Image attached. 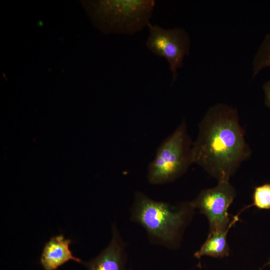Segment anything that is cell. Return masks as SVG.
I'll list each match as a JSON object with an SVG mask.
<instances>
[{
	"label": "cell",
	"instance_id": "6da1fadb",
	"mask_svg": "<svg viewBox=\"0 0 270 270\" xmlns=\"http://www.w3.org/2000/svg\"><path fill=\"white\" fill-rule=\"evenodd\" d=\"M251 154L237 110L222 103L210 106L199 123L192 142L193 163L218 182L229 181Z\"/></svg>",
	"mask_w": 270,
	"mask_h": 270
},
{
	"label": "cell",
	"instance_id": "7a4b0ae2",
	"mask_svg": "<svg viewBox=\"0 0 270 270\" xmlns=\"http://www.w3.org/2000/svg\"><path fill=\"white\" fill-rule=\"evenodd\" d=\"M191 202L172 204L154 200L136 192L130 220L142 226L150 242L170 249L178 248L182 233L193 216Z\"/></svg>",
	"mask_w": 270,
	"mask_h": 270
},
{
	"label": "cell",
	"instance_id": "3957f363",
	"mask_svg": "<svg viewBox=\"0 0 270 270\" xmlns=\"http://www.w3.org/2000/svg\"><path fill=\"white\" fill-rule=\"evenodd\" d=\"M92 22L106 34L132 35L150 22L154 0H106L83 2Z\"/></svg>",
	"mask_w": 270,
	"mask_h": 270
},
{
	"label": "cell",
	"instance_id": "277c9868",
	"mask_svg": "<svg viewBox=\"0 0 270 270\" xmlns=\"http://www.w3.org/2000/svg\"><path fill=\"white\" fill-rule=\"evenodd\" d=\"M191 138L183 120L158 148L154 159L148 165V182L160 185L172 182L187 171L193 164Z\"/></svg>",
	"mask_w": 270,
	"mask_h": 270
},
{
	"label": "cell",
	"instance_id": "5b68a950",
	"mask_svg": "<svg viewBox=\"0 0 270 270\" xmlns=\"http://www.w3.org/2000/svg\"><path fill=\"white\" fill-rule=\"evenodd\" d=\"M146 48L154 54L165 58L172 74V83L178 76V70L183 66L184 57L190 54V39L182 28H164L150 22Z\"/></svg>",
	"mask_w": 270,
	"mask_h": 270
},
{
	"label": "cell",
	"instance_id": "8992f818",
	"mask_svg": "<svg viewBox=\"0 0 270 270\" xmlns=\"http://www.w3.org/2000/svg\"><path fill=\"white\" fill-rule=\"evenodd\" d=\"M236 196L234 188L229 181L218 182L212 188L202 190L192 202L194 208L207 218L210 232L230 228L239 220L238 214L231 219L229 206Z\"/></svg>",
	"mask_w": 270,
	"mask_h": 270
},
{
	"label": "cell",
	"instance_id": "52a82bcc",
	"mask_svg": "<svg viewBox=\"0 0 270 270\" xmlns=\"http://www.w3.org/2000/svg\"><path fill=\"white\" fill-rule=\"evenodd\" d=\"M108 246L96 257L84 262L88 270H126V244L115 224Z\"/></svg>",
	"mask_w": 270,
	"mask_h": 270
},
{
	"label": "cell",
	"instance_id": "ba28073f",
	"mask_svg": "<svg viewBox=\"0 0 270 270\" xmlns=\"http://www.w3.org/2000/svg\"><path fill=\"white\" fill-rule=\"evenodd\" d=\"M72 242L70 239L66 238L62 234L51 237L45 244L40 258L44 270H56L70 260L82 262L70 250Z\"/></svg>",
	"mask_w": 270,
	"mask_h": 270
},
{
	"label": "cell",
	"instance_id": "9c48e42d",
	"mask_svg": "<svg viewBox=\"0 0 270 270\" xmlns=\"http://www.w3.org/2000/svg\"><path fill=\"white\" fill-rule=\"evenodd\" d=\"M230 229L210 232L206 242L194 254V256L200 260L202 256L214 258L228 256L230 248L227 242V234Z\"/></svg>",
	"mask_w": 270,
	"mask_h": 270
},
{
	"label": "cell",
	"instance_id": "30bf717a",
	"mask_svg": "<svg viewBox=\"0 0 270 270\" xmlns=\"http://www.w3.org/2000/svg\"><path fill=\"white\" fill-rule=\"evenodd\" d=\"M266 67H270V32L266 35L254 56L252 78Z\"/></svg>",
	"mask_w": 270,
	"mask_h": 270
},
{
	"label": "cell",
	"instance_id": "8fae6325",
	"mask_svg": "<svg viewBox=\"0 0 270 270\" xmlns=\"http://www.w3.org/2000/svg\"><path fill=\"white\" fill-rule=\"evenodd\" d=\"M252 198V204L244 210L252 206L260 210H270V184L266 183L255 187Z\"/></svg>",
	"mask_w": 270,
	"mask_h": 270
},
{
	"label": "cell",
	"instance_id": "7c38bea8",
	"mask_svg": "<svg viewBox=\"0 0 270 270\" xmlns=\"http://www.w3.org/2000/svg\"><path fill=\"white\" fill-rule=\"evenodd\" d=\"M262 90L264 94V104L270 108V78L264 82Z\"/></svg>",
	"mask_w": 270,
	"mask_h": 270
},
{
	"label": "cell",
	"instance_id": "4fadbf2b",
	"mask_svg": "<svg viewBox=\"0 0 270 270\" xmlns=\"http://www.w3.org/2000/svg\"><path fill=\"white\" fill-rule=\"evenodd\" d=\"M268 264H270V260H269V262H268Z\"/></svg>",
	"mask_w": 270,
	"mask_h": 270
},
{
	"label": "cell",
	"instance_id": "5bb4252c",
	"mask_svg": "<svg viewBox=\"0 0 270 270\" xmlns=\"http://www.w3.org/2000/svg\"><path fill=\"white\" fill-rule=\"evenodd\" d=\"M129 270H132L131 269H130Z\"/></svg>",
	"mask_w": 270,
	"mask_h": 270
}]
</instances>
